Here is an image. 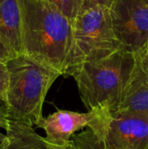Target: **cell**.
<instances>
[{
    "label": "cell",
    "instance_id": "6da1fadb",
    "mask_svg": "<svg viewBox=\"0 0 148 149\" xmlns=\"http://www.w3.org/2000/svg\"><path fill=\"white\" fill-rule=\"evenodd\" d=\"M22 53L66 75L73 48L72 22L45 0H18Z\"/></svg>",
    "mask_w": 148,
    "mask_h": 149
},
{
    "label": "cell",
    "instance_id": "7c38bea8",
    "mask_svg": "<svg viewBox=\"0 0 148 149\" xmlns=\"http://www.w3.org/2000/svg\"><path fill=\"white\" fill-rule=\"evenodd\" d=\"M56 6L72 22L79 12L84 0H45Z\"/></svg>",
    "mask_w": 148,
    "mask_h": 149
},
{
    "label": "cell",
    "instance_id": "8fae6325",
    "mask_svg": "<svg viewBox=\"0 0 148 149\" xmlns=\"http://www.w3.org/2000/svg\"><path fill=\"white\" fill-rule=\"evenodd\" d=\"M58 149H103V145L97 135L88 128L79 135L74 134L66 146Z\"/></svg>",
    "mask_w": 148,
    "mask_h": 149
},
{
    "label": "cell",
    "instance_id": "30bf717a",
    "mask_svg": "<svg viewBox=\"0 0 148 149\" xmlns=\"http://www.w3.org/2000/svg\"><path fill=\"white\" fill-rule=\"evenodd\" d=\"M5 131V138L0 142V149H58L29 125L9 120Z\"/></svg>",
    "mask_w": 148,
    "mask_h": 149
},
{
    "label": "cell",
    "instance_id": "5bb4252c",
    "mask_svg": "<svg viewBox=\"0 0 148 149\" xmlns=\"http://www.w3.org/2000/svg\"><path fill=\"white\" fill-rule=\"evenodd\" d=\"M9 88V72L6 63L0 62V105L4 103Z\"/></svg>",
    "mask_w": 148,
    "mask_h": 149
},
{
    "label": "cell",
    "instance_id": "3957f363",
    "mask_svg": "<svg viewBox=\"0 0 148 149\" xmlns=\"http://www.w3.org/2000/svg\"><path fill=\"white\" fill-rule=\"evenodd\" d=\"M6 65L9 88L3 104L7 108L8 118L37 127L43 118L46 94L61 74L24 53L13 57Z\"/></svg>",
    "mask_w": 148,
    "mask_h": 149
},
{
    "label": "cell",
    "instance_id": "2e32d148",
    "mask_svg": "<svg viewBox=\"0 0 148 149\" xmlns=\"http://www.w3.org/2000/svg\"><path fill=\"white\" fill-rule=\"evenodd\" d=\"M9 118H8V113L6 106L3 103L0 105V127L6 129L9 125ZM5 138V135L0 133V142H2Z\"/></svg>",
    "mask_w": 148,
    "mask_h": 149
},
{
    "label": "cell",
    "instance_id": "9a60e30c",
    "mask_svg": "<svg viewBox=\"0 0 148 149\" xmlns=\"http://www.w3.org/2000/svg\"><path fill=\"white\" fill-rule=\"evenodd\" d=\"M116 0H84L82 7H90V6H102L109 10L112 9Z\"/></svg>",
    "mask_w": 148,
    "mask_h": 149
},
{
    "label": "cell",
    "instance_id": "8992f818",
    "mask_svg": "<svg viewBox=\"0 0 148 149\" xmlns=\"http://www.w3.org/2000/svg\"><path fill=\"white\" fill-rule=\"evenodd\" d=\"M107 113L88 111L78 113L67 110H57L38 124L37 127L44 130L45 140L55 148L66 146L72 137L80 129L90 128L99 138L106 122Z\"/></svg>",
    "mask_w": 148,
    "mask_h": 149
},
{
    "label": "cell",
    "instance_id": "5b68a950",
    "mask_svg": "<svg viewBox=\"0 0 148 149\" xmlns=\"http://www.w3.org/2000/svg\"><path fill=\"white\" fill-rule=\"evenodd\" d=\"M110 11L122 49L134 53L148 40V3L145 0H116Z\"/></svg>",
    "mask_w": 148,
    "mask_h": 149
},
{
    "label": "cell",
    "instance_id": "9c48e42d",
    "mask_svg": "<svg viewBox=\"0 0 148 149\" xmlns=\"http://www.w3.org/2000/svg\"><path fill=\"white\" fill-rule=\"evenodd\" d=\"M117 112L148 118V79L137 65Z\"/></svg>",
    "mask_w": 148,
    "mask_h": 149
},
{
    "label": "cell",
    "instance_id": "ac0fdd59",
    "mask_svg": "<svg viewBox=\"0 0 148 149\" xmlns=\"http://www.w3.org/2000/svg\"><path fill=\"white\" fill-rule=\"evenodd\" d=\"M145 1H146V2H147V3H148V0H145Z\"/></svg>",
    "mask_w": 148,
    "mask_h": 149
},
{
    "label": "cell",
    "instance_id": "4fadbf2b",
    "mask_svg": "<svg viewBox=\"0 0 148 149\" xmlns=\"http://www.w3.org/2000/svg\"><path fill=\"white\" fill-rule=\"evenodd\" d=\"M136 65L148 79V40L147 43L134 53Z\"/></svg>",
    "mask_w": 148,
    "mask_h": 149
},
{
    "label": "cell",
    "instance_id": "7a4b0ae2",
    "mask_svg": "<svg viewBox=\"0 0 148 149\" xmlns=\"http://www.w3.org/2000/svg\"><path fill=\"white\" fill-rule=\"evenodd\" d=\"M136 65L134 54L124 49L98 61L85 62L70 70L88 111L115 113L125 96Z\"/></svg>",
    "mask_w": 148,
    "mask_h": 149
},
{
    "label": "cell",
    "instance_id": "277c9868",
    "mask_svg": "<svg viewBox=\"0 0 148 149\" xmlns=\"http://www.w3.org/2000/svg\"><path fill=\"white\" fill-rule=\"evenodd\" d=\"M72 32L73 48L66 75L82 63L100 60L122 49L107 8L81 7L72 21Z\"/></svg>",
    "mask_w": 148,
    "mask_h": 149
},
{
    "label": "cell",
    "instance_id": "52a82bcc",
    "mask_svg": "<svg viewBox=\"0 0 148 149\" xmlns=\"http://www.w3.org/2000/svg\"><path fill=\"white\" fill-rule=\"evenodd\" d=\"M99 139L103 149H148V118L110 113Z\"/></svg>",
    "mask_w": 148,
    "mask_h": 149
},
{
    "label": "cell",
    "instance_id": "e0dca14e",
    "mask_svg": "<svg viewBox=\"0 0 148 149\" xmlns=\"http://www.w3.org/2000/svg\"><path fill=\"white\" fill-rule=\"evenodd\" d=\"M16 55L11 52L8 45L0 39V62L7 63Z\"/></svg>",
    "mask_w": 148,
    "mask_h": 149
},
{
    "label": "cell",
    "instance_id": "ba28073f",
    "mask_svg": "<svg viewBox=\"0 0 148 149\" xmlns=\"http://www.w3.org/2000/svg\"><path fill=\"white\" fill-rule=\"evenodd\" d=\"M0 39L16 56L22 53L21 11L18 0H0Z\"/></svg>",
    "mask_w": 148,
    "mask_h": 149
}]
</instances>
